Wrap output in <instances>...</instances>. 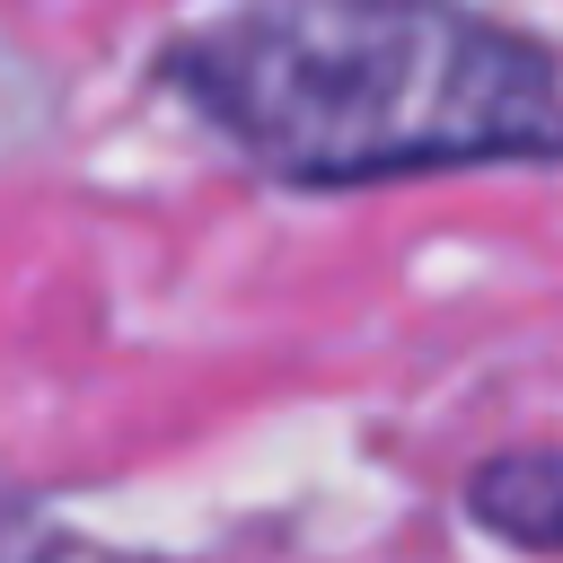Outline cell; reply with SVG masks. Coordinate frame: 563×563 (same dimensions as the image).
<instances>
[{"mask_svg": "<svg viewBox=\"0 0 563 563\" xmlns=\"http://www.w3.org/2000/svg\"><path fill=\"white\" fill-rule=\"evenodd\" d=\"M150 79L202 114L255 176L361 194L457 167H554V44L475 9L273 0L158 44Z\"/></svg>", "mask_w": 563, "mask_h": 563, "instance_id": "obj_1", "label": "cell"}, {"mask_svg": "<svg viewBox=\"0 0 563 563\" xmlns=\"http://www.w3.org/2000/svg\"><path fill=\"white\" fill-rule=\"evenodd\" d=\"M466 519L493 528L501 545L554 563V545H563V466H554V449L545 440H519V449L484 457L466 475Z\"/></svg>", "mask_w": 563, "mask_h": 563, "instance_id": "obj_2", "label": "cell"}, {"mask_svg": "<svg viewBox=\"0 0 563 563\" xmlns=\"http://www.w3.org/2000/svg\"><path fill=\"white\" fill-rule=\"evenodd\" d=\"M0 563H132V554H114L97 537H70V528H18L0 545Z\"/></svg>", "mask_w": 563, "mask_h": 563, "instance_id": "obj_3", "label": "cell"}]
</instances>
